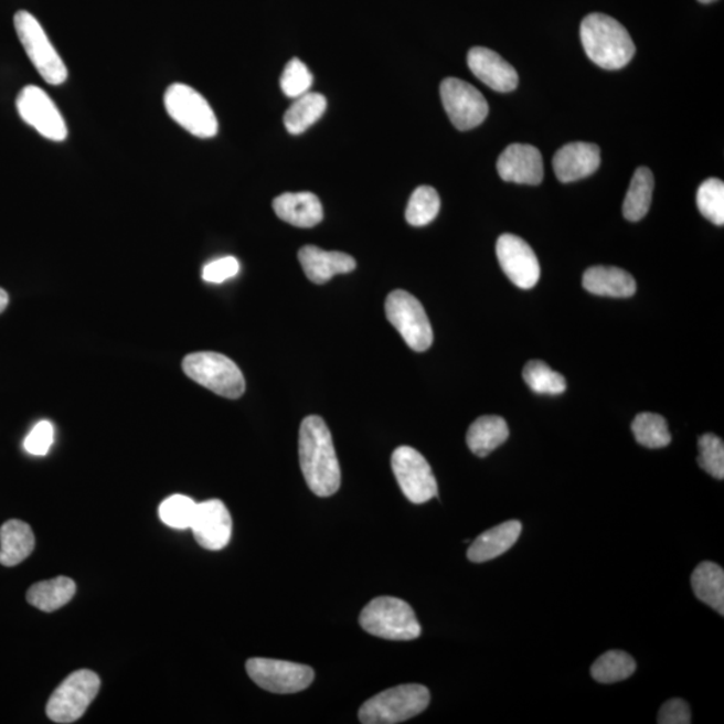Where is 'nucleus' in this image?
<instances>
[{"mask_svg":"<svg viewBox=\"0 0 724 724\" xmlns=\"http://www.w3.org/2000/svg\"><path fill=\"white\" fill-rule=\"evenodd\" d=\"M299 464L317 497H332L341 486V468L332 434L320 416H308L299 429Z\"/></svg>","mask_w":724,"mask_h":724,"instance_id":"f257e3e1","label":"nucleus"},{"mask_svg":"<svg viewBox=\"0 0 724 724\" xmlns=\"http://www.w3.org/2000/svg\"><path fill=\"white\" fill-rule=\"evenodd\" d=\"M579 34L589 60L607 71L627 66L636 53L627 29L615 18L600 12L584 18Z\"/></svg>","mask_w":724,"mask_h":724,"instance_id":"f03ea898","label":"nucleus"},{"mask_svg":"<svg viewBox=\"0 0 724 724\" xmlns=\"http://www.w3.org/2000/svg\"><path fill=\"white\" fill-rule=\"evenodd\" d=\"M430 702L427 686L403 684L380 692L361 705L359 720L364 724H396L426 711Z\"/></svg>","mask_w":724,"mask_h":724,"instance_id":"7ed1b4c3","label":"nucleus"},{"mask_svg":"<svg viewBox=\"0 0 724 724\" xmlns=\"http://www.w3.org/2000/svg\"><path fill=\"white\" fill-rule=\"evenodd\" d=\"M360 626L385 640L409 641L419 638L422 627L411 605L395 597H377L362 609Z\"/></svg>","mask_w":724,"mask_h":724,"instance_id":"20e7f679","label":"nucleus"},{"mask_svg":"<svg viewBox=\"0 0 724 724\" xmlns=\"http://www.w3.org/2000/svg\"><path fill=\"white\" fill-rule=\"evenodd\" d=\"M183 371L193 382L222 397L239 398L246 391L239 366L221 353H191L183 360Z\"/></svg>","mask_w":724,"mask_h":724,"instance_id":"39448f33","label":"nucleus"},{"mask_svg":"<svg viewBox=\"0 0 724 724\" xmlns=\"http://www.w3.org/2000/svg\"><path fill=\"white\" fill-rule=\"evenodd\" d=\"M14 24L18 39L41 77L50 85L64 84L67 78L66 65L39 20L29 11L21 10L14 17Z\"/></svg>","mask_w":724,"mask_h":724,"instance_id":"423d86ee","label":"nucleus"},{"mask_svg":"<svg viewBox=\"0 0 724 724\" xmlns=\"http://www.w3.org/2000/svg\"><path fill=\"white\" fill-rule=\"evenodd\" d=\"M167 114L193 136L210 139L217 134V118L207 99L193 87L173 84L164 95Z\"/></svg>","mask_w":724,"mask_h":724,"instance_id":"0eeeda50","label":"nucleus"},{"mask_svg":"<svg viewBox=\"0 0 724 724\" xmlns=\"http://www.w3.org/2000/svg\"><path fill=\"white\" fill-rule=\"evenodd\" d=\"M99 686L102 682L97 673L89 670L73 672L50 696L46 705L49 720L61 724L81 720L95 701Z\"/></svg>","mask_w":724,"mask_h":724,"instance_id":"6e6552de","label":"nucleus"},{"mask_svg":"<svg viewBox=\"0 0 724 724\" xmlns=\"http://www.w3.org/2000/svg\"><path fill=\"white\" fill-rule=\"evenodd\" d=\"M385 313L412 351L426 352L433 345V327L419 299L404 290L393 291L386 298Z\"/></svg>","mask_w":724,"mask_h":724,"instance_id":"1a4fd4ad","label":"nucleus"},{"mask_svg":"<svg viewBox=\"0 0 724 724\" xmlns=\"http://www.w3.org/2000/svg\"><path fill=\"white\" fill-rule=\"evenodd\" d=\"M392 470L409 502L423 504L438 496V482L433 468L415 448H396L392 454Z\"/></svg>","mask_w":724,"mask_h":724,"instance_id":"9d476101","label":"nucleus"},{"mask_svg":"<svg viewBox=\"0 0 724 724\" xmlns=\"http://www.w3.org/2000/svg\"><path fill=\"white\" fill-rule=\"evenodd\" d=\"M255 684L273 694H297L313 683V668L291 661L254 658L246 664Z\"/></svg>","mask_w":724,"mask_h":724,"instance_id":"9b49d317","label":"nucleus"},{"mask_svg":"<svg viewBox=\"0 0 724 724\" xmlns=\"http://www.w3.org/2000/svg\"><path fill=\"white\" fill-rule=\"evenodd\" d=\"M443 106L459 130L479 127L489 115V104L476 86L459 78H446L440 85Z\"/></svg>","mask_w":724,"mask_h":724,"instance_id":"f8f14e48","label":"nucleus"},{"mask_svg":"<svg viewBox=\"0 0 724 724\" xmlns=\"http://www.w3.org/2000/svg\"><path fill=\"white\" fill-rule=\"evenodd\" d=\"M17 109L22 120L34 128L36 132L52 141H64L67 127L57 105L41 87L29 85L23 87L17 98Z\"/></svg>","mask_w":724,"mask_h":724,"instance_id":"ddd939ff","label":"nucleus"},{"mask_svg":"<svg viewBox=\"0 0 724 724\" xmlns=\"http://www.w3.org/2000/svg\"><path fill=\"white\" fill-rule=\"evenodd\" d=\"M497 257L505 276L520 289H532L539 284L540 262L520 236L503 234L497 242Z\"/></svg>","mask_w":724,"mask_h":724,"instance_id":"4468645a","label":"nucleus"},{"mask_svg":"<svg viewBox=\"0 0 724 724\" xmlns=\"http://www.w3.org/2000/svg\"><path fill=\"white\" fill-rule=\"evenodd\" d=\"M196 542L207 551H222L233 534L230 511L220 499L198 503L191 528Z\"/></svg>","mask_w":724,"mask_h":724,"instance_id":"2eb2a0df","label":"nucleus"},{"mask_svg":"<svg viewBox=\"0 0 724 724\" xmlns=\"http://www.w3.org/2000/svg\"><path fill=\"white\" fill-rule=\"evenodd\" d=\"M497 168L499 177L511 183L539 185L543 180L542 155L529 143H511L499 156Z\"/></svg>","mask_w":724,"mask_h":724,"instance_id":"dca6fc26","label":"nucleus"},{"mask_svg":"<svg viewBox=\"0 0 724 724\" xmlns=\"http://www.w3.org/2000/svg\"><path fill=\"white\" fill-rule=\"evenodd\" d=\"M468 67L473 76L492 91L509 93L517 89L518 73L501 55L487 47H472L468 52Z\"/></svg>","mask_w":724,"mask_h":724,"instance_id":"f3484780","label":"nucleus"},{"mask_svg":"<svg viewBox=\"0 0 724 724\" xmlns=\"http://www.w3.org/2000/svg\"><path fill=\"white\" fill-rule=\"evenodd\" d=\"M601 164L600 148L592 142L566 143L554 155L555 177L563 183H573L590 177Z\"/></svg>","mask_w":724,"mask_h":724,"instance_id":"a211bd4d","label":"nucleus"},{"mask_svg":"<svg viewBox=\"0 0 724 724\" xmlns=\"http://www.w3.org/2000/svg\"><path fill=\"white\" fill-rule=\"evenodd\" d=\"M298 259L301 262L306 277L316 285L327 284L337 274L352 273L355 260L345 253L324 252L316 246H305L299 249Z\"/></svg>","mask_w":724,"mask_h":724,"instance_id":"6ab92c4d","label":"nucleus"},{"mask_svg":"<svg viewBox=\"0 0 724 724\" xmlns=\"http://www.w3.org/2000/svg\"><path fill=\"white\" fill-rule=\"evenodd\" d=\"M279 220L299 228H311L323 220L320 199L311 192L284 193L273 202Z\"/></svg>","mask_w":724,"mask_h":724,"instance_id":"aec40b11","label":"nucleus"},{"mask_svg":"<svg viewBox=\"0 0 724 724\" xmlns=\"http://www.w3.org/2000/svg\"><path fill=\"white\" fill-rule=\"evenodd\" d=\"M522 533L520 521H508L480 534L468 547L467 557L471 563L482 564L498 558L515 545Z\"/></svg>","mask_w":724,"mask_h":724,"instance_id":"412c9836","label":"nucleus"},{"mask_svg":"<svg viewBox=\"0 0 724 724\" xmlns=\"http://www.w3.org/2000/svg\"><path fill=\"white\" fill-rule=\"evenodd\" d=\"M585 290L592 295L628 298L636 292V280L619 267L595 266L585 272L583 278Z\"/></svg>","mask_w":724,"mask_h":724,"instance_id":"4be33fe9","label":"nucleus"},{"mask_svg":"<svg viewBox=\"0 0 724 724\" xmlns=\"http://www.w3.org/2000/svg\"><path fill=\"white\" fill-rule=\"evenodd\" d=\"M35 536L28 523L11 520L0 528V564L15 566L33 553Z\"/></svg>","mask_w":724,"mask_h":724,"instance_id":"5701e85b","label":"nucleus"},{"mask_svg":"<svg viewBox=\"0 0 724 724\" xmlns=\"http://www.w3.org/2000/svg\"><path fill=\"white\" fill-rule=\"evenodd\" d=\"M508 423L501 416H482L468 428L467 446L479 458L496 451L509 439Z\"/></svg>","mask_w":724,"mask_h":724,"instance_id":"b1692460","label":"nucleus"},{"mask_svg":"<svg viewBox=\"0 0 724 724\" xmlns=\"http://www.w3.org/2000/svg\"><path fill=\"white\" fill-rule=\"evenodd\" d=\"M691 585L699 600L724 615V572L720 565L710 561L699 564L692 573Z\"/></svg>","mask_w":724,"mask_h":724,"instance_id":"393cba45","label":"nucleus"},{"mask_svg":"<svg viewBox=\"0 0 724 724\" xmlns=\"http://www.w3.org/2000/svg\"><path fill=\"white\" fill-rule=\"evenodd\" d=\"M76 595V584L67 577L46 579L31 586L26 598L30 605L42 611H54L71 603Z\"/></svg>","mask_w":724,"mask_h":724,"instance_id":"a878e982","label":"nucleus"},{"mask_svg":"<svg viewBox=\"0 0 724 724\" xmlns=\"http://www.w3.org/2000/svg\"><path fill=\"white\" fill-rule=\"evenodd\" d=\"M654 189V179L651 170L640 167L630 180L626 201L622 204V214L629 222H639L648 214L651 207Z\"/></svg>","mask_w":724,"mask_h":724,"instance_id":"bb28decb","label":"nucleus"},{"mask_svg":"<svg viewBox=\"0 0 724 724\" xmlns=\"http://www.w3.org/2000/svg\"><path fill=\"white\" fill-rule=\"evenodd\" d=\"M328 102L320 93H306L296 98L289 109L286 110L284 123L287 132L301 135L311 125L316 124L327 110Z\"/></svg>","mask_w":724,"mask_h":724,"instance_id":"cd10ccee","label":"nucleus"},{"mask_svg":"<svg viewBox=\"0 0 724 724\" xmlns=\"http://www.w3.org/2000/svg\"><path fill=\"white\" fill-rule=\"evenodd\" d=\"M635 671L636 661L622 651L605 652L590 668L592 678L603 684L622 682L632 677Z\"/></svg>","mask_w":724,"mask_h":724,"instance_id":"c85d7f7f","label":"nucleus"},{"mask_svg":"<svg viewBox=\"0 0 724 724\" xmlns=\"http://www.w3.org/2000/svg\"><path fill=\"white\" fill-rule=\"evenodd\" d=\"M523 380L530 390L540 395H561L567 386L563 374L553 371L546 362L540 360L528 362L523 368Z\"/></svg>","mask_w":724,"mask_h":724,"instance_id":"c756f323","label":"nucleus"},{"mask_svg":"<svg viewBox=\"0 0 724 724\" xmlns=\"http://www.w3.org/2000/svg\"><path fill=\"white\" fill-rule=\"evenodd\" d=\"M440 211V198L433 187L422 185L416 189L409 199L405 220L411 226L423 227L438 216Z\"/></svg>","mask_w":724,"mask_h":724,"instance_id":"7c9ffc66","label":"nucleus"},{"mask_svg":"<svg viewBox=\"0 0 724 724\" xmlns=\"http://www.w3.org/2000/svg\"><path fill=\"white\" fill-rule=\"evenodd\" d=\"M632 433L639 445L647 448H663L670 445L672 436L663 416L645 412L636 416Z\"/></svg>","mask_w":724,"mask_h":724,"instance_id":"2f4dec72","label":"nucleus"},{"mask_svg":"<svg viewBox=\"0 0 724 724\" xmlns=\"http://www.w3.org/2000/svg\"><path fill=\"white\" fill-rule=\"evenodd\" d=\"M699 211L705 220L713 222L716 226L724 224V183L720 179H707L699 187L696 193Z\"/></svg>","mask_w":724,"mask_h":724,"instance_id":"473e14b6","label":"nucleus"},{"mask_svg":"<svg viewBox=\"0 0 724 724\" xmlns=\"http://www.w3.org/2000/svg\"><path fill=\"white\" fill-rule=\"evenodd\" d=\"M198 503L190 497L172 496L160 504V520L172 529H190L196 513Z\"/></svg>","mask_w":724,"mask_h":724,"instance_id":"72a5a7b5","label":"nucleus"},{"mask_svg":"<svg viewBox=\"0 0 724 724\" xmlns=\"http://www.w3.org/2000/svg\"><path fill=\"white\" fill-rule=\"evenodd\" d=\"M698 464L711 477L722 480L724 478V445L714 434H704L698 441Z\"/></svg>","mask_w":724,"mask_h":724,"instance_id":"f704fd0d","label":"nucleus"},{"mask_svg":"<svg viewBox=\"0 0 724 724\" xmlns=\"http://www.w3.org/2000/svg\"><path fill=\"white\" fill-rule=\"evenodd\" d=\"M313 85V76L301 60L292 58L286 65L283 77H280V89L285 96L298 98L309 92Z\"/></svg>","mask_w":724,"mask_h":724,"instance_id":"c9c22d12","label":"nucleus"},{"mask_svg":"<svg viewBox=\"0 0 724 724\" xmlns=\"http://www.w3.org/2000/svg\"><path fill=\"white\" fill-rule=\"evenodd\" d=\"M54 441L53 424L46 420L40 422L31 429L26 440H24V449L35 457H45L52 448Z\"/></svg>","mask_w":724,"mask_h":724,"instance_id":"e433bc0d","label":"nucleus"},{"mask_svg":"<svg viewBox=\"0 0 724 724\" xmlns=\"http://www.w3.org/2000/svg\"><path fill=\"white\" fill-rule=\"evenodd\" d=\"M239 262L234 257H226L210 262L203 268V279L210 284H222L234 278L239 273Z\"/></svg>","mask_w":724,"mask_h":724,"instance_id":"4c0bfd02","label":"nucleus"},{"mask_svg":"<svg viewBox=\"0 0 724 724\" xmlns=\"http://www.w3.org/2000/svg\"><path fill=\"white\" fill-rule=\"evenodd\" d=\"M659 724H690L691 710L683 699H671L661 705L658 715Z\"/></svg>","mask_w":724,"mask_h":724,"instance_id":"58836bf2","label":"nucleus"},{"mask_svg":"<svg viewBox=\"0 0 724 724\" xmlns=\"http://www.w3.org/2000/svg\"><path fill=\"white\" fill-rule=\"evenodd\" d=\"M8 305H9V295L2 289V287H0V315L3 313L6 308H8Z\"/></svg>","mask_w":724,"mask_h":724,"instance_id":"ea45409f","label":"nucleus"},{"mask_svg":"<svg viewBox=\"0 0 724 724\" xmlns=\"http://www.w3.org/2000/svg\"><path fill=\"white\" fill-rule=\"evenodd\" d=\"M701 3H713L715 0H699Z\"/></svg>","mask_w":724,"mask_h":724,"instance_id":"a19ab883","label":"nucleus"}]
</instances>
